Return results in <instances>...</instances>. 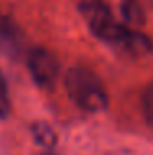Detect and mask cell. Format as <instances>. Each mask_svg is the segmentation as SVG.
Wrapping results in <instances>:
<instances>
[{
	"mask_svg": "<svg viewBox=\"0 0 153 155\" xmlns=\"http://www.w3.org/2000/svg\"><path fill=\"white\" fill-rule=\"evenodd\" d=\"M64 86L71 101L87 112H100L109 104V96L100 78L89 68L74 66L68 69Z\"/></svg>",
	"mask_w": 153,
	"mask_h": 155,
	"instance_id": "cell-1",
	"label": "cell"
},
{
	"mask_svg": "<svg viewBox=\"0 0 153 155\" xmlns=\"http://www.w3.org/2000/svg\"><path fill=\"white\" fill-rule=\"evenodd\" d=\"M100 40L123 56L130 58H142L153 51V43L145 33L132 30L120 23H114L100 36Z\"/></svg>",
	"mask_w": 153,
	"mask_h": 155,
	"instance_id": "cell-2",
	"label": "cell"
},
{
	"mask_svg": "<svg viewBox=\"0 0 153 155\" xmlns=\"http://www.w3.org/2000/svg\"><path fill=\"white\" fill-rule=\"evenodd\" d=\"M28 69L33 81L40 87H49L54 86L58 73H59V63L56 56L46 48H35L28 54Z\"/></svg>",
	"mask_w": 153,
	"mask_h": 155,
	"instance_id": "cell-3",
	"label": "cell"
},
{
	"mask_svg": "<svg viewBox=\"0 0 153 155\" xmlns=\"http://www.w3.org/2000/svg\"><path fill=\"white\" fill-rule=\"evenodd\" d=\"M0 46L8 53L20 50V33L10 18L0 17Z\"/></svg>",
	"mask_w": 153,
	"mask_h": 155,
	"instance_id": "cell-4",
	"label": "cell"
},
{
	"mask_svg": "<svg viewBox=\"0 0 153 155\" xmlns=\"http://www.w3.org/2000/svg\"><path fill=\"white\" fill-rule=\"evenodd\" d=\"M120 10H122L123 18L129 23L142 25L145 21V12L138 0H122L120 2Z\"/></svg>",
	"mask_w": 153,
	"mask_h": 155,
	"instance_id": "cell-5",
	"label": "cell"
},
{
	"mask_svg": "<svg viewBox=\"0 0 153 155\" xmlns=\"http://www.w3.org/2000/svg\"><path fill=\"white\" fill-rule=\"evenodd\" d=\"M31 132H33V137L40 145L53 147L54 143H56V140H58L54 129L46 122H35L33 127H31Z\"/></svg>",
	"mask_w": 153,
	"mask_h": 155,
	"instance_id": "cell-6",
	"label": "cell"
},
{
	"mask_svg": "<svg viewBox=\"0 0 153 155\" xmlns=\"http://www.w3.org/2000/svg\"><path fill=\"white\" fill-rule=\"evenodd\" d=\"M142 110H143L145 120L153 127V83L148 84L147 89L143 91V96H142Z\"/></svg>",
	"mask_w": 153,
	"mask_h": 155,
	"instance_id": "cell-7",
	"label": "cell"
},
{
	"mask_svg": "<svg viewBox=\"0 0 153 155\" xmlns=\"http://www.w3.org/2000/svg\"><path fill=\"white\" fill-rule=\"evenodd\" d=\"M72 2H74V5L79 8V12L82 13L84 18L91 17L92 13L99 12L100 8L105 7L104 0H72Z\"/></svg>",
	"mask_w": 153,
	"mask_h": 155,
	"instance_id": "cell-8",
	"label": "cell"
},
{
	"mask_svg": "<svg viewBox=\"0 0 153 155\" xmlns=\"http://www.w3.org/2000/svg\"><path fill=\"white\" fill-rule=\"evenodd\" d=\"M10 112V96L3 73L0 71V119H5Z\"/></svg>",
	"mask_w": 153,
	"mask_h": 155,
	"instance_id": "cell-9",
	"label": "cell"
},
{
	"mask_svg": "<svg viewBox=\"0 0 153 155\" xmlns=\"http://www.w3.org/2000/svg\"><path fill=\"white\" fill-rule=\"evenodd\" d=\"M43 155H51V153H43Z\"/></svg>",
	"mask_w": 153,
	"mask_h": 155,
	"instance_id": "cell-10",
	"label": "cell"
}]
</instances>
